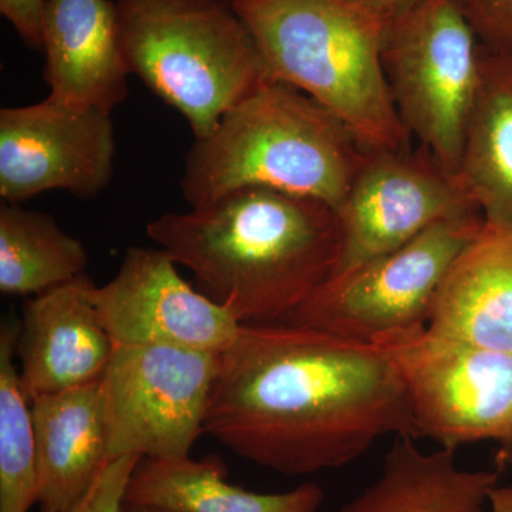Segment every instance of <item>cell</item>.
<instances>
[{"instance_id":"cell-1","label":"cell","mask_w":512,"mask_h":512,"mask_svg":"<svg viewBox=\"0 0 512 512\" xmlns=\"http://www.w3.org/2000/svg\"><path fill=\"white\" fill-rule=\"evenodd\" d=\"M205 433L284 476L348 466L386 436L419 439L382 350L284 322L241 325L221 353Z\"/></svg>"},{"instance_id":"cell-2","label":"cell","mask_w":512,"mask_h":512,"mask_svg":"<svg viewBox=\"0 0 512 512\" xmlns=\"http://www.w3.org/2000/svg\"><path fill=\"white\" fill-rule=\"evenodd\" d=\"M147 235L241 325L284 322L335 274L342 251L335 208L269 188L165 212Z\"/></svg>"},{"instance_id":"cell-3","label":"cell","mask_w":512,"mask_h":512,"mask_svg":"<svg viewBox=\"0 0 512 512\" xmlns=\"http://www.w3.org/2000/svg\"><path fill=\"white\" fill-rule=\"evenodd\" d=\"M367 151L322 104L289 84L265 83L195 140L181 192L191 208L242 188H269L339 211Z\"/></svg>"},{"instance_id":"cell-4","label":"cell","mask_w":512,"mask_h":512,"mask_svg":"<svg viewBox=\"0 0 512 512\" xmlns=\"http://www.w3.org/2000/svg\"><path fill=\"white\" fill-rule=\"evenodd\" d=\"M269 76L322 104L366 151L404 150L412 137L383 67L389 20L356 0H229Z\"/></svg>"},{"instance_id":"cell-5","label":"cell","mask_w":512,"mask_h":512,"mask_svg":"<svg viewBox=\"0 0 512 512\" xmlns=\"http://www.w3.org/2000/svg\"><path fill=\"white\" fill-rule=\"evenodd\" d=\"M130 73L177 110L195 140L271 82L229 0H116Z\"/></svg>"},{"instance_id":"cell-6","label":"cell","mask_w":512,"mask_h":512,"mask_svg":"<svg viewBox=\"0 0 512 512\" xmlns=\"http://www.w3.org/2000/svg\"><path fill=\"white\" fill-rule=\"evenodd\" d=\"M483 62L457 0H420L387 25L383 67L400 120L456 178Z\"/></svg>"},{"instance_id":"cell-7","label":"cell","mask_w":512,"mask_h":512,"mask_svg":"<svg viewBox=\"0 0 512 512\" xmlns=\"http://www.w3.org/2000/svg\"><path fill=\"white\" fill-rule=\"evenodd\" d=\"M483 225L478 212L437 222L404 247L330 276L284 323L370 345L426 326L444 276Z\"/></svg>"},{"instance_id":"cell-8","label":"cell","mask_w":512,"mask_h":512,"mask_svg":"<svg viewBox=\"0 0 512 512\" xmlns=\"http://www.w3.org/2000/svg\"><path fill=\"white\" fill-rule=\"evenodd\" d=\"M373 345L399 373L419 439L457 451L511 436L512 355L448 338L427 325Z\"/></svg>"},{"instance_id":"cell-9","label":"cell","mask_w":512,"mask_h":512,"mask_svg":"<svg viewBox=\"0 0 512 512\" xmlns=\"http://www.w3.org/2000/svg\"><path fill=\"white\" fill-rule=\"evenodd\" d=\"M221 353L168 345H114L101 379L110 458L190 457L205 433Z\"/></svg>"},{"instance_id":"cell-10","label":"cell","mask_w":512,"mask_h":512,"mask_svg":"<svg viewBox=\"0 0 512 512\" xmlns=\"http://www.w3.org/2000/svg\"><path fill=\"white\" fill-rule=\"evenodd\" d=\"M338 212L342 251L333 275L404 247L437 222L480 214L457 178L421 147L367 151Z\"/></svg>"},{"instance_id":"cell-11","label":"cell","mask_w":512,"mask_h":512,"mask_svg":"<svg viewBox=\"0 0 512 512\" xmlns=\"http://www.w3.org/2000/svg\"><path fill=\"white\" fill-rule=\"evenodd\" d=\"M111 114L50 99L0 110V198L8 204L62 190L94 198L114 173Z\"/></svg>"},{"instance_id":"cell-12","label":"cell","mask_w":512,"mask_h":512,"mask_svg":"<svg viewBox=\"0 0 512 512\" xmlns=\"http://www.w3.org/2000/svg\"><path fill=\"white\" fill-rule=\"evenodd\" d=\"M97 315L114 345H168L224 352L241 323L178 274L164 249H128L117 275L96 286Z\"/></svg>"},{"instance_id":"cell-13","label":"cell","mask_w":512,"mask_h":512,"mask_svg":"<svg viewBox=\"0 0 512 512\" xmlns=\"http://www.w3.org/2000/svg\"><path fill=\"white\" fill-rule=\"evenodd\" d=\"M94 288L83 274L25 303L18 357L30 402L103 379L114 343L97 315Z\"/></svg>"},{"instance_id":"cell-14","label":"cell","mask_w":512,"mask_h":512,"mask_svg":"<svg viewBox=\"0 0 512 512\" xmlns=\"http://www.w3.org/2000/svg\"><path fill=\"white\" fill-rule=\"evenodd\" d=\"M47 99L111 114L128 96V67L113 0H47Z\"/></svg>"},{"instance_id":"cell-15","label":"cell","mask_w":512,"mask_h":512,"mask_svg":"<svg viewBox=\"0 0 512 512\" xmlns=\"http://www.w3.org/2000/svg\"><path fill=\"white\" fill-rule=\"evenodd\" d=\"M30 404L37 504L53 512L70 511L110 460L101 380L36 397Z\"/></svg>"},{"instance_id":"cell-16","label":"cell","mask_w":512,"mask_h":512,"mask_svg":"<svg viewBox=\"0 0 512 512\" xmlns=\"http://www.w3.org/2000/svg\"><path fill=\"white\" fill-rule=\"evenodd\" d=\"M427 326L512 355V228L484 222L444 276Z\"/></svg>"},{"instance_id":"cell-17","label":"cell","mask_w":512,"mask_h":512,"mask_svg":"<svg viewBox=\"0 0 512 512\" xmlns=\"http://www.w3.org/2000/svg\"><path fill=\"white\" fill-rule=\"evenodd\" d=\"M412 436H399L382 471L336 512H490L497 471L458 466L456 451H424Z\"/></svg>"},{"instance_id":"cell-18","label":"cell","mask_w":512,"mask_h":512,"mask_svg":"<svg viewBox=\"0 0 512 512\" xmlns=\"http://www.w3.org/2000/svg\"><path fill=\"white\" fill-rule=\"evenodd\" d=\"M325 490L316 483L278 494H259L229 484L218 458H141L131 474L126 505L181 512H318Z\"/></svg>"},{"instance_id":"cell-19","label":"cell","mask_w":512,"mask_h":512,"mask_svg":"<svg viewBox=\"0 0 512 512\" xmlns=\"http://www.w3.org/2000/svg\"><path fill=\"white\" fill-rule=\"evenodd\" d=\"M457 180L485 224L512 228V64L485 50Z\"/></svg>"},{"instance_id":"cell-20","label":"cell","mask_w":512,"mask_h":512,"mask_svg":"<svg viewBox=\"0 0 512 512\" xmlns=\"http://www.w3.org/2000/svg\"><path fill=\"white\" fill-rule=\"evenodd\" d=\"M89 254L55 217L20 204L0 205V292L32 295L86 274Z\"/></svg>"},{"instance_id":"cell-21","label":"cell","mask_w":512,"mask_h":512,"mask_svg":"<svg viewBox=\"0 0 512 512\" xmlns=\"http://www.w3.org/2000/svg\"><path fill=\"white\" fill-rule=\"evenodd\" d=\"M20 320L0 326V512H29L37 504L32 404L16 366Z\"/></svg>"},{"instance_id":"cell-22","label":"cell","mask_w":512,"mask_h":512,"mask_svg":"<svg viewBox=\"0 0 512 512\" xmlns=\"http://www.w3.org/2000/svg\"><path fill=\"white\" fill-rule=\"evenodd\" d=\"M488 55L512 64V0H457Z\"/></svg>"},{"instance_id":"cell-23","label":"cell","mask_w":512,"mask_h":512,"mask_svg":"<svg viewBox=\"0 0 512 512\" xmlns=\"http://www.w3.org/2000/svg\"><path fill=\"white\" fill-rule=\"evenodd\" d=\"M141 457L110 458L80 503L67 512H123L131 474ZM39 512H53L40 508Z\"/></svg>"},{"instance_id":"cell-24","label":"cell","mask_w":512,"mask_h":512,"mask_svg":"<svg viewBox=\"0 0 512 512\" xmlns=\"http://www.w3.org/2000/svg\"><path fill=\"white\" fill-rule=\"evenodd\" d=\"M47 0H0V13L30 49L43 52Z\"/></svg>"},{"instance_id":"cell-25","label":"cell","mask_w":512,"mask_h":512,"mask_svg":"<svg viewBox=\"0 0 512 512\" xmlns=\"http://www.w3.org/2000/svg\"><path fill=\"white\" fill-rule=\"evenodd\" d=\"M356 2L363 3V5L376 10L377 13H380L390 22V20L399 18L407 10L412 9L420 0H356Z\"/></svg>"},{"instance_id":"cell-26","label":"cell","mask_w":512,"mask_h":512,"mask_svg":"<svg viewBox=\"0 0 512 512\" xmlns=\"http://www.w3.org/2000/svg\"><path fill=\"white\" fill-rule=\"evenodd\" d=\"M490 512H512V484L494 488L490 497Z\"/></svg>"},{"instance_id":"cell-27","label":"cell","mask_w":512,"mask_h":512,"mask_svg":"<svg viewBox=\"0 0 512 512\" xmlns=\"http://www.w3.org/2000/svg\"><path fill=\"white\" fill-rule=\"evenodd\" d=\"M497 461L500 467L512 466V434L503 443H500V450L497 453Z\"/></svg>"},{"instance_id":"cell-28","label":"cell","mask_w":512,"mask_h":512,"mask_svg":"<svg viewBox=\"0 0 512 512\" xmlns=\"http://www.w3.org/2000/svg\"><path fill=\"white\" fill-rule=\"evenodd\" d=\"M123 512H181V511L170 510V508L140 507V505L124 504Z\"/></svg>"}]
</instances>
